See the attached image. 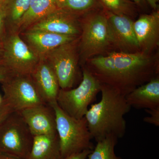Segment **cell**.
Here are the masks:
<instances>
[{
	"mask_svg": "<svg viewBox=\"0 0 159 159\" xmlns=\"http://www.w3.org/2000/svg\"><path fill=\"white\" fill-rule=\"evenodd\" d=\"M41 97L47 104L56 102L60 88L57 76L50 64L43 56L30 74Z\"/></svg>",
	"mask_w": 159,
	"mask_h": 159,
	"instance_id": "cell-13",
	"label": "cell"
},
{
	"mask_svg": "<svg viewBox=\"0 0 159 159\" xmlns=\"http://www.w3.org/2000/svg\"><path fill=\"white\" fill-rule=\"evenodd\" d=\"M2 84L4 103L12 112L46 103L30 75L13 74Z\"/></svg>",
	"mask_w": 159,
	"mask_h": 159,
	"instance_id": "cell-9",
	"label": "cell"
},
{
	"mask_svg": "<svg viewBox=\"0 0 159 159\" xmlns=\"http://www.w3.org/2000/svg\"><path fill=\"white\" fill-rule=\"evenodd\" d=\"M34 136L18 112H13L0 122V152L28 159Z\"/></svg>",
	"mask_w": 159,
	"mask_h": 159,
	"instance_id": "cell-6",
	"label": "cell"
},
{
	"mask_svg": "<svg viewBox=\"0 0 159 159\" xmlns=\"http://www.w3.org/2000/svg\"><path fill=\"white\" fill-rule=\"evenodd\" d=\"M96 0H57V9L78 16V13L93 8Z\"/></svg>",
	"mask_w": 159,
	"mask_h": 159,
	"instance_id": "cell-21",
	"label": "cell"
},
{
	"mask_svg": "<svg viewBox=\"0 0 159 159\" xmlns=\"http://www.w3.org/2000/svg\"><path fill=\"white\" fill-rule=\"evenodd\" d=\"M111 35L112 45L120 52L134 53L140 51L135 34L134 21L129 16L114 14H106Z\"/></svg>",
	"mask_w": 159,
	"mask_h": 159,
	"instance_id": "cell-11",
	"label": "cell"
},
{
	"mask_svg": "<svg viewBox=\"0 0 159 159\" xmlns=\"http://www.w3.org/2000/svg\"><path fill=\"white\" fill-rule=\"evenodd\" d=\"M146 1L152 8L154 9H157L159 0H146Z\"/></svg>",
	"mask_w": 159,
	"mask_h": 159,
	"instance_id": "cell-29",
	"label": "cell"
},
{
	"mask_svg": "<svg viewBox=\"0 0 159 159\" xmlns=\"http://www.w3.org/2000/svg\"><path fill=\"white\" fill-rule=\"evenodd\" d=\"M4 104V100H3V98L2 97L1 95H0V107L2 106V105Z\"/></svg>",
	"mask_w": 159,
	"mask_h": 159,
	"instance_id": "cell-30",
	"label": "cell"
},
{
	"mask_svg": "<svg viewBox=\"0 0 159 159\" xmlns=\"http://www.w3.org/2000/svg\"><path fill=\"white\" fill-rule=\"evenodd\" d=\"M1 50V58L15 75H30L40 59V56L21 38L18 31L8 32Z\"/></svg>",
	"mask_w": 159,
	"mask_h": 159,
	"instance_id": "cell-7",
	"label": "cell"
},
{
	"mask_svg": "<svg viewBox=\"0 0 159 159\" xmlns=\"http://www.w3.org/2000/svg\"><path fill=\"white\" fill-rule=\"evenodd\" d=\"M8 33L6 25V14L3 5L0 6V49Z\"/></svg>",
	"mask_w": 159,
	"mask_h": 159,
	"instance_id": "cell-23",
	"label": "cell"
},
{
	"mask_svg": "<svg viewBox=\"0 0 159 159\" xmlns=\"http://www.w3.org/2000/svg\"><path fill=\"white\" fill-rule=\"evenodd\" d=\"M18 112L34 136L57 134L55 112L49 104L34 106Z\"/></svg>",
	"mask_w": 159,
	"mask_h": 159,
	"instance_id": "cell-12",
	"label": "cell"
},
{
	"mask_svg": "<svg viewBox=\"0 0 159 159\" xmlns=\"http://www.w3.org/2000/svg\"><path fill=\"white\" fill-rule=\"evenodd\" d=\"M19 33L24 41L40 57L53 49L75 40L80 37L39 30H27Z\"/></svg>",
	"mask_w": 159,
	"mask_h": 159,
	"instance_id": "cell-14",
	"label": "cell"
},
{
	"mask_svg": "<svg viewBox=\"0 0 159 159\" xmlns=\"http://www.w3.org/2000/svg\"><path fill=\"white\" fill-rule=\"evenodd\" d=\"M28 159H62L57 134L34 136Z\"/></svg>",
	"mask_w": 159,
	"mask_h": 159,
	"instance_id": "cell-17",
	"label": "cell"
},
{
	"mask_svg": "<svg viewBox=\"0 0 159 159\" xmlns=\"http://www.w3.org/2000/svg\"><path fill=\"white\" fill-rule=\"evenodd\" d=\"M131 107L150 109L159 106V77H154L125 96Z\"/></svg>",
	"mask_w": 159,
	"mask_h": 159,
	"instance_id": "cell-16",
	"label": "cell"
},
{
	"mask_svg": "<svg viewBox=\"0 0 159 159\" xmlns=\"http://www.w3.org/2000/svg\"><path fill=\"white\" fill-rule=\"evenodd\" d=\"M134 28L140 51L148 54L158 45L159 11L141 16L134 22Z\"/></svg>",
	"mask_w": 159,
	"mask_h": 159,
	"instance_id": "cell-15",
	"label": "cell"
},
{
	"mask_svg": "<svg viewBox=\"0 0 159 159\" xmlns=\"http://www.w3.org/2000/svg\"><path fill=\"white\" fill-rule=\"evenodd\" d=\"M80 22L79 57L82 62L102 55L112 45L111 35L106 15L95 14Z\"/></svg>",
	"mask_w": 159,
	"mask_h": 159,
	"instance_id": "cell-5",
	"label": "cell"
},
{
	"mask_svg": "<svg viewBox=\"0 0 159 159\" xmlns=\"http://www.w3.org/2000/svg\"><path fill=\"white\" fill-rule=\"evenodd\" d=\"M13 74L5 64L3 59L0 57V82L2 83L6 81Z\"/></svg>",
	"mask_w": 159,
	"mask_h": 159,
	"instance_id": "cell-25",
	"label": "cell"
},
{
	"mask_svg": "<svg viewBox=\"0 0 159 159\" xmlns=\"http://www.w3.org/2000/svg\"><path fill=\"white\" fill-rule=\"evenodd\" d=\"M1 55H2V50L0 49V57H1Z\"/></svg>",
	"mask_w": 159,
	"mask_h": 159,
	"instance_id": "cell-33",
	"label": "cell"
},
{
	"mask_svg": "<svg viewBox=\"0 0 159 159\" xmlns=\"http://www.w3.org/2000/svg\"><path fill=\"white\" fill-rule=\"evenodd\" d=\"M92 150H85L80 152L73 154L62 159H86Z\"/></svg>",
	"mask_w": 159,
	"mask_h": 159,
	"instance_id": "cell-26",
	"label": "cell"
},
{
	"mask_svg": "<svg viewBox=\"0 0 159 159\" xmlns=\"http://www.w3.org/2000/svg\"><path fill=\"white\" fill-rule=\"evenodd\" d=\"M13 112L8 106L5 103L0 107V122L5 119L9 114Z\"/></svg>",
	"mask_w": 159,
	"mask_h": 159,
	"instance_id": "cell-27",
	"label": "cell"
},
{
	"mask_svg": "<svg viewBox=\"0 0 159 159\" xmlns=\"http://www.w3.org/2000/svg\"><path fill=\"white\" fill-rule=\"evenodd\" d=\"M0 159H22L7 154L0 152Z\"/></svg>",
	"mask_w": 159,
	"mask_h": 159,
	"instance_id": "cell-28",
	"label": "cell"
},
{
	"mask_svg": "<svg viewBox=\"0 0 159 159\" xmlns=\"http://www.w3.org/2000/svg\"><path fill=\"white\" fill-rule=\"evenodd\" d=\"M107 9V11L114 14L125 15L129 17L131 14L130 4L126 0H100Z\"/></svg>",
	"mask_w": 159,
	"mask_h": 159,
	"instance_id": "cell-22",
	"label": "cell"
},
{
	"mask_svg": "<svg viewBox=\"0 0 159 159\" xmlns=\"http://www.w3.org/2000/svg\"><path fill=\"white\" fill-rule=\"evenodd\" d=\"M118 139L112 136L97 142V145L88 156V159H122L115 152Z\"/></svg>",
	"mask_w": 159,
	"mask_h": 159,
	"instance_id": "cell-20",
	"label": "cell"
},
{
	"mask_svg": "<svg viewBox=\"0 0 159 159\" xmlns=\"http://www.w3.org/2000/svg\"><path fill=\"white\" fill-rule=\"evenodd\" d=\"M49 105L55 112L62 158L83 151L93 150L95 146L85 117L78 119L70 116L60 107L56 101Z\"/></svg>",
	"mask_w": 159,
	"mask_h": 159,
	"instance_id": "cell-3",
	"label": "cell"
},
{
	"mask_svg": "<svg viewBox=\"0 0 159 159\" xmlns=\"http://www.w3.org/2000/svg\"><path fill=\"white\" fill-rule=\"evenodd\" d=\"M149 115V116L144 118L143 121L146 123L152 124L157 127L159 126V106L150 109H145Z\"/></svg>",
	"mask_w": 159,
	"mask_h": 159,
	"instance_id": "cell-24",
	"label": "cell"
},
{
	"mask_svg": "<svg viewBox=\"0 0 159 159\" xmlns=\"http://www.w3.org/2000/svg\"><path fill=\"white\" fill-rule=\"evenodd\" d=\"M131 1H132L134 2L137 3V4H139V5L141 4L142 2V0H131Z\"/></svg>",
	"mask_w": 159,
	"mask_h": 159,
	"instance_id": "cell-31",
	"label": "cell"
},
{
	"mask_svg": "<svg viewBox=\"0 0 159 159\" xmlns=\"http://www.w3.org/2000/svg\"><path fill=\"white\" fill-rule=\"evenodd\" d=\"M57 9V0H31L29 9L20 24L19 32L25 31Z\"/></svg>",
	"mask_w": 159,
	"mask_h": 159,
	"instance_id": "cell-18",
	"label": "cell"
},
{
	"mask_svg": "<svg viewBox=\"0 0 159 159\" xmlns=\"http://www.w3.org/2000/svg\"><path fill=\"white\" fill-rule=\"evenodd\" d=\"M87 68L101 84L111 86L126 96L157 75V68L148 54L112 52L88 61Z\"/></svg>",
	"mask_w": 159,
	"mask_h": 159,
	"instance_id": "cell-1",
	"label": "cell"
},
{
	"mask_svg": "<svg viewBox=\"0 0 159 159\" xmlns=\"http://www.w3.org/2000/svg\"><path fill=\"white\" fill-rule=\"evenodd\" d=\"M27 30L47 31L77 37L81 34L80 22L78 16L59 9L39 20Z\"/></svg>",
	"mask_w": 159,
	"mask_h": 159,
	"instance_id": "cell-10",
	"label": "cell"
},
{
	"mask_svg": "<svg viewBox=\"0 0 159 159\" xmlns=\"http://www.w3.org/2000/svg\"><path fill=\"white\" fill-rule=\"evenodd\" d=\"M6 1V0H0V6L3 5Z\"/></svg>",
	"mask_w": 159,
	"mask_h": 159,
	"instance_id": "cell-32",
	"label": "cell"
},
{
	"mask_svg": "<svg viewBox=\"0 0 159 159\" xmlns=\"http://www.w3.org/2000/svg\"><path fill=\"white\" fill-rule=\"evenodd\" d=\"M82 75L81 82L77 88L60 89L56 100L65 112L78 119L84 117L89 106L96 100L101 88V83L87 68H84Z\"/></svg>",
	"mask_w": 159,
	"mask_h": 159,
	"instance_id": "cell-4",
	"label": "cell"
},
{
	"mask_svg": "<svg viewBox=\"0 0 159 159\" xmlns=\"http://www.w3.org/2000/svg\"><path fill=\"white\" fill-rule=\"evenodd\" d=\"M31 0H6L3 4L8 32L18 31L23 16L28 11Z\"/></svg>",
	"mask_w": 159,
	"mask_h": 159,
	"instance_id": "cell-19",
	"label": "cell"
},
{
	"mask_svg": "<svg viewBox=\"0 0 159 159\" xmlns=\"http://www.w3.org/2000/svg\"><path fill=\"white\" fill-rule=\"evenodd\" d=\"M101 100L92 104L86 113L88 126L96 142L112 136L122 139L126 132L124 116L131 107L125 96L111 86L101 84Z\"/></svg>",
	"mask_w": 159,
	"mask_h": 159,
	"instance_id": "cell-2",
	"label": "cell"
},
{
	"mask_svg": "<svg viewBox=\"0 0 159 159\" xmlns=\"http://www.w3.org/2000/svg\"><path fill=\"white\" fill-rule=\"evenodd\" d=\"M79 40L78 38L53 49L43 56L54 70L60 88L62 89H73L77 79Z\"/></svg>",
	"mask_w": 159,
	"mask_h": 159,
	"instance_id": "cell-8",
	"label": "cell"
}]
</instances>
